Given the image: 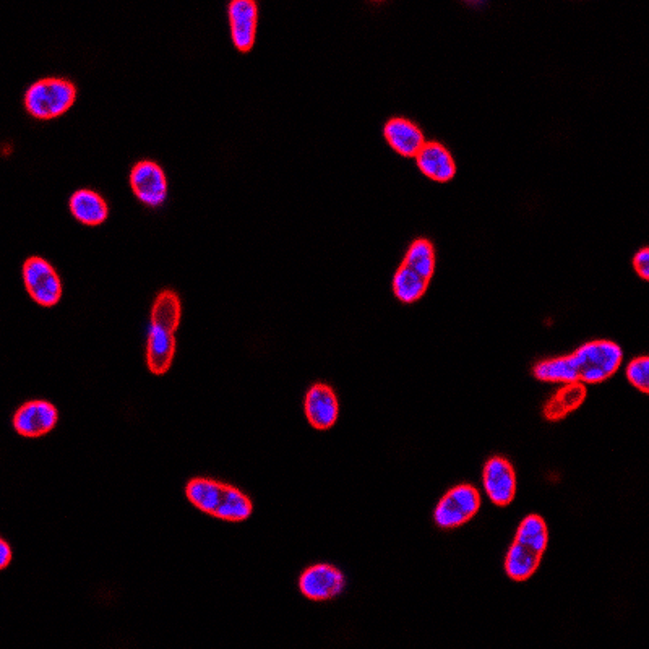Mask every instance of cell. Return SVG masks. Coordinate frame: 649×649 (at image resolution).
Returning a JSON list of instances; mask_svg holds the SVG:
<instances>
[{"label":"cell","instance_id":"1","mask_svg":"<svg viewBox=\"0 0 649 649\" xmlns=\"http://www.w3.org/2000/svg\"><path fill=\"white\" fill-rule=\"evenodd\" d=\"M185 497L200 512L228 523H242L254 513V503L249 495L215 479H192L185 486Z\"/></svg>","mask_w":649,"mask_h":649},{"label":"cell","instance_id":"2","mask_svg":"<svg viewBox=\"0 0 649 649\" xmlns=\"http://www.w3.org/2000/svg\"><path fill=\"white\" fill-rule=\"evenodd\" d=\"M549 531L541 516H528L523 520L515 541L507 554L505 570L513 581H526L538 572L542 555L546 554Z\"/></svg>","mask_w":649,"mask_h":649},{"label":"cell","instance_id":"3","mask_svg":"<svg viewBox=\"0 0 649 649\" xmlns=\"http://www.w3.org/2000/svg\"><path fill=\"white\" fill-rule=\"evenodd\" d=\"M77 99V86L67 78L46 77L31 83L23 104L30 116L39 121H51L69 111Z\"/></svg>","mask_w":649,"mask_h":649},{"label":"cell","instance_id":"4","mask_svg":"<svg viewBox=\"0 0 649 649\" xmlns=\"http://www.w3.org/2000/svg\"><path fill=\"white\" fill-rule=\"evenodd\" d=\"M576 382L601 383L620 369L624 351L609 340L589 341L570 354Z\"/></svg>","mask_w":649,"mask_h":649},{"label":"cell","instance_id":"5","mask_svg":"<svg viewBox=\"0 0 649 649\" xmlns=\"http://www.w3.org/2000/svg\"><path fill=\"white\" fill-rule=\"evenodd\" d=\"M26 293L41 307H54L62 299V281L56 268L43 257L26 258L22 267Z\"/></svg>","mask_w":649,"mask_h":649},{"label":"cell","instance_id":"6","mask_svg":"<svg viewBox=\"0 0 649 649\" xmlns=\"http://www.w3.org/2000/svg\"><path fill=\"white\" fill-rule=\"evenodd\" d=\"M481 508V494L476 487L463 486L450 490L435 508V523L442 529H455L466 525L478 515Z\"/></svg>","mask_w":649,"mask_h":649},{"label":"cell","instance_id":"7","mask_svg":"<svg viewBox=\"0 0 649 649\" xmlns=\"http://www.w3.org/2000/svg\"><path fill=\"white\" fill-rule=\"evenodd\" d=\"M130 189L148 207H160L168 197V179L160 164L151 160L135 163L130 169Z\"/></svg>","mask_w":649,"mask_h":649},{"label":"cell","instance_id":"8","mask_svg":"<svg viewBox=\"0 0 649 649\" xmlns=\"http://www.w3.org/2000/svg\"><path fill=\"white\" fill-rule=\"evenodd\" d=\"M59 422L56 406L44 400L28 401L15 411L12 426L25 439H39L51 434Z\"/></svg>","mask_w":649,"mask_h":649},{"label":"cell","instance_id":"9","mask_svg":"<svg viewBox=\"0 0 649 649\" xmlns=\"http://www.w3.org/2000/svg\"><path fill=\"white\" fill-rule=\"evenodd\" d=\"M346 578L333 565L319 564L307 568L299 578V591L315 602L331 601L344 591Z\"/></svg>","mask_w":649,"mask_h":649},{"label":"cell","instance_id":"10","mask_svg":"<svg viewBox=\"0 0 649 649\" xmlns=\"http://www.w3.org/2000/svg\"><path fill=\"white\" fill-rule=\"evenodd\" d=\"M307 421L317 430H328L335 426L340 416V403L335 390L325 383H315L304 401Z\"/></svg>","mask_w":649,"mask_h":649},{"label":"cell","instance_id":"11","mask_svg":"<svg viewBox=\"0 0 649 649\" xmlns=\"http://www.w3.org/2000/svg\"><path fill=\"white\" fill-rule=\"evenodd\" d=\"M231 38L236 49L249 52L257 36L258 5L254 0H233L228 5Z\"/></svg>","mask_w":649,"mask_h":649},{"label":"cell","instance_id":"12","mask_svg":"<svg viewBox=\"0 0 649 649\" xmlns=\"http://www.w3.org/2000/svg\"><path fill=\"white\" fill-rule=\"evenodd\" d=\"M484 489L497 507H507L515 500L516 474L503 458H492L484 468Z\"/></svg>","mask_w":649,"mask_h":649},{"label":"cell","instance_id":"13","mask_svg":"<svg viewBox=\"0 0 649 649\" xmlns=\"http://www.w3.org/2000/svg\"><path fill=\"white\" fill-rule=\"evenodd\" d=\"M176 356V333L150 325L147 340V366L153 375L168 374Z\"/></svg>","mask_w":649,"mask_h":649},{"label":"cell","instance_id":"14","mask_svg":"<svg viewBox=\"0 0 649 649\" xmlns=\"http://www.w3.org/2000/svg\"><path fill=\"white\" fill-rule=\"evenodd\" d=\"M383 135L390 143V147L406 158H416L426 138L422 130L414 122L408 121L405 117H393L383 127Z\"/></svg>","mask_w":649,"mask_h":649},{"label":"cell","instance_id":"15","mask_svg":"<svg viewBox=\"0 0 649 649\" xmlns=\"http://www.w3.org/2000/svg\"><path fill=\"white\" fill-rule=\"evenodd\" d=\"M416 163L424 174L437 182L452 181L456 164L452 153L439 142H426L416 155Z\"/></svg>","mask_w":649,"mask_h":649},{"label":"cell","instance_id":"16","mask_svg":"<svg viewBox=\"0 0 649 649\" xmlns=\"http://www.w3.org/2000/svg\"><path fill=\"white\" fill-rule=\"evenodd\" d=\"M69 210L75 220L86 226H99L108 220V203L98 192L90 189H80L72 194L69 200Z\"/></svg>","mask_w":649,"mask_h":649},{"label":"cell","instance_id":"17","mask_svg":"<svg viewBox=\"0 0 649 649\" xmlns=\"http://www.w3.org/2000/svg\"><path fill=\"white\" fill-rule=\"evenodd\" d=\"M181 297L172 289H163L151 307L150 325L176 333L181 325Z\"/></svg>","mask_w":649,"mask_h":649},{"label":"cell","instance_id":"18","mask_svg":"<svg viewBox=\"0 0 649 649\" xmlns=\"http://www.w3.org/2000/svg\"><path fill=\"white\" fill-rule=\"evenodd\" d=\"M585 398V383H565V387L560 388L557 395L547 403L544 414H546L549 421H560V419H564L565 416L575 411L576 408H580Z\"/></svg>","mask_w":649,"mask_h":649},{"label":"cell","instance_id":"19","mask_svg":"<svg viewBox=\"0 0 649 649\" xmlns=\"http://www.w3.org/2000/svg\"><path fill=\"white\" fill-rule=\"evenodd\" d=\"M429 283L430 281H427L426 278H422L419 273L401 263V267L396 270L395 278H393V291L401 302L413 304L427 293Z\"/></svg>","mask_w":649,"mask_h":649},{"label":"cell","instance_id":"20","mask_svg":"<svg viewBox=\"0 0 649 649\" xmlns=\"http://www.w3.org/2000/svg\"><path fill=\"white\" fill-rule=\"evenodd\" d=\"M403 265L416 271L427 281L432 280L435 271L434 245L430 244L427 239H417L406 252Z\"/></svg>","mask_w":649,"mask_h":649},{"label":"cell","instance_id":"21","mask_svg":"<svg viewBox=\"0 0 649 649\" xmlns=\"http://www.w3.org/2000/svg\"><path fill=\"white\" fill-rule=\"evenodd\" d=\"M534 375L541 382L551 383H573L576 382L575 372H573L570 357H555L549 361L539 362L534 367Z\"/></svg>","mask_w":649,"mask_h":649},{"label":"cell","instance_id":"22","mask_svg":"<svg viewBox=\"0 0 649 649\" xmlns=\"http://www.w3.org/2000/svg\"><path fill=\"white\" fill-rule=\"evenodd\" d=\"M627 377L633 387L641 393L649 392V359L646 356L638 357L630 362L627 367Z\"/></svg>","mask_w":649,"mask_h":649},{"label":"cell","instance_id":"23","mask_svg":"<svg viewBox=\"0 0 649 649\" xmlns=\"http://www.w3.org/2000/svg\"><path fill=\"white\" fill-rule=\"evenodd\" d=\"M633 267L643 280H649V249L643 247L633 258Z\"/></svg>","mask_w":649,"mask_h":649},{"label":"cell","instance_id":"24","mask_svg":"<svg viewBox=\"0 0 649 649\" xmlns=\"http://www.w3.org/2000/svg\"><path fill=\"white\" fill-rule=\"evenodd\" d=\"M10 562H12V547H10L9 542L0 541V568L2 570H5V568L9 567Z\"/></svg>","mask_w":649,"mask_h":649}]
</instances>
